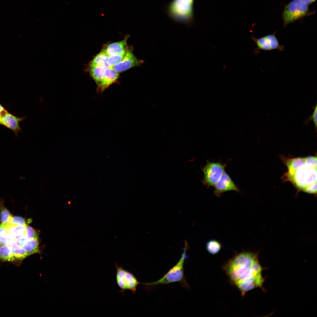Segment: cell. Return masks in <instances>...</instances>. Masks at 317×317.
Listing matches in <instances>:
<instances>
[{
    "instance_id": "cell-1",
    "label": "cell",
    "mask_w": 317,
    "mask_h": 317,
    "mask_svg": "<svg viewBox=\"0 0 317 317\" xmlns=\"http://www.w3.org/2000/svg\"><path fill=\"white\" fill-rule=\"evenodd\" d=\"M224 268L230 281L239 289L242 296L263 284L262 269L256 253L242 252L231 259Z\"/></svg>"
},
{
    "instance_id": "cell-2",
    "label": "cell",
    "mask_w": 317,
    "mask_h": 317,
    "mask_svg": "<svg viewBox=\"0 0 317 317\" xmlns=\"http://www.w3.org/2000/svg\"><path fill=\"white\" fill-rule=\"evenodd\" d=\"M287 170L285 181L290 182L299 190L311 194L317 193V157L286 158Z\"/></svg>"
},
{
    "instance_id": "cell-3",
    "label": "cell",
    "mask_w": 317,
    "mask_h": 317,
    "mask_svg": "<svg viewBox=\"0 0 317 317\" xmlns=\"http://www.w3.org/2000/svg\"><path fill=\"white\" fill-rule=\"evenodd\" d=\"M185 247L181 257L177 263L161 279L158 281L151 282L142 283L146 286H152L159 285H163L178 282L184 286L188 287V284L186 281L184 272V264L185 260L187 257L186 251L188 247L187 242H185Z\"/></svg>"
},
{
    "instance_id": "cell-4",
    "label": "cell",
    "mask_w": 317,
    "mask_h": 317,
    "mask_svg": "<svg viewBox=\"0 0 317 317\" xmlns=\"http://www.w3.org/2000/svg\"><path fill=\"white\" fill-rule=\"evenodd\" d=\"M193 0H173L170 3L167 11L174 21L190 24L193 17Z\"/></svg>"
},
{
    "instance_id": "cell-5",
    "label": "cell",
    "mask_w": 317,
    "mask_h": 317,
    "mask_svg": "<svg viewBox=\"0 0 317 317\" xmlns=\"http://www.w3.org/2000/svg\"><path fill=\"white\" fill-rule=\"evenodd\" d=\"M116 270V279L117 284L120 289L119 291L124 294L126 290L131 291L133 294L136 292L137 288L141 284L135 276L131 272L124 269L122 266H119L115 263Z\"/></svg>"
},
{
    "instance_id": "cell-6",
    "label": "cell",
    "mask_w": 317,
    "mask_h": 317,
    "mask_svg": "<svg viewBox=\"0 0 317 317\" xmlns=\"http://www.w3.org/2000/svg\"><path fill=\"white\" fill-rule=\"evenodd\" d=\"M308 11V5L300 0H293L285 6L282 16L285 26L305 16Z\"/></svg>"
},
{
    "instance_id": "cell-7",
    "label": "cell",
    "mask_w": 317,
    "mask_h": 317,
    "mask_svg": "<svg viewBox=\"0 0 317 317\" xmlns=\"http://www.w3.org/2000/svg\"><path fill=\"white\" fill-rule=\"evenodd\" d=\"M225 164L220 162H207L202 169L204 177L202 182L207 188L214 187L225 171Z\"/></svg>"
},
{
    "instance_id": "cell-8",
    "label": "cell",
    "mask_w": 317,
    "mask_h": 317,
    "mask_svg": "<svg viewBox=\"0 0 317 317\" xmlns=\"http://www.w3.org/2000/svg\"><path fill=\"white\" fill-rule=\"evenodd\" d=\"M275 32L257 38L254 36L251 37L257 46L254 51V54H257L260 50L270 51L274 50L282 51L284 50V45H280L275 35Z\"/></svg>"
},
{
    "instance_id": "cell-9",
    "label": "cell",
    "mask_w": 317,
    "mask_h": 317,
    "mask_svg": "<svg viewBox=\"0 0 317 317\" xmlns=\"http://www.w3.org/2000/svg\"><path fill=\"white\" fill-rule=\"evenodd\" d=\"M132 47L129 46L128 49L122 61L112 67L119 73L125 71L132 67L140 66L144 60L139 59L134 55Z\"/></svg>"
},
{
    "instance_id": "cell-10",
    "label": "cell",
    "mask_w": 317,
    "mask_h": 317,
    "mask_svg": "<svg viewBox=\"0 0 317 317\" xmlns=\"http://www.w3.org/2000/svg\"><path fill=\"white\" fill-rule=\"evenodd\" d=\"M124 55H109L100 51L95 56L88 65L112 67L120 63Z\"/></svg>"
},
{
    "instance_id": "cell-11",
    "label": "cell",
    "mask_w": 317,
    "mask_h": 317,
    "mask_svg": "<svg viewBox=\"0 0 317 317\" xmlns=\"http://www.w3.org/2000/svg\"><path fill=\"white\" fill-rule=\"evenodd\" d=\"M214 187V193L218 197H220L223 193L227 191H239L237 186L225 171Z\"/></svg>"
},
{
    "instance_id": "cell-12",
    "label": "cell",
    "mask_w": 317,
    "mask_h": 317,
    "mask_svg": "<svg viewBox=\"0 0 317 317\" xmlns=\"http://www.w3.org/2000/svg\"><path fill=\"white\" fill-rule=\"evenodd\" d=\"M129 37L127 35L121 41L105 45L101 52L109 55H124L129 47L127 44Z\"/></svg>"
},
{
    "instance_id": "cell-13",
    "label": "cell",
    "mask_w": 317,
    "mask_h": 317,
    "mask_svg": "<svg viewBox=\"0 0 317 317\" xmlns=\"http://www.w3.org/2000/svg\"><path fill=\"white\" fill-rule=\"evenodd\" d=\"M119 77V73L112 67L106 68L100 86L97 88L98 93H102L111 85L117 82Z\"/></svg>"
},
{
    "instance_id": "cell-14",
    "label": "cell",
    "mask_w": 317,
    "mask_h": 317,
    "mask_svg": "<svg viewBox=\"0 0 317 317\" xmlns=\"http://www.w3.org/2000/svg\"><path fill=\"white\" fill-rule=\"evenodd\" d=\"M23 119L15 117L7 112L0 119V124L16 132L20 129L19 122Z\"/></svg>"
},
{
    "instance_id": "cell-15",
    "label": "cell",
    "mask_w": 317,
    "mask_h": 317,
    "mask_svg": "<svg viewBox=\"0 0 317 317\" xmlns=\"http://www.w3.org/2000/svg\"><path fill=\"white\" fill-rule=\"evenodd\" d=\"M106 68L105 67L88 65L87 70L91 77L96 83L97 87H98L100 84Z\"/></svg>"
},
{
    "instance_id": "cell-16",
    "label": "cell",
    "mask_w": 317,
    "mask_h": 317,
    "mask_svg": "<svg viewBox=\"0 0 317 317\" xmlns=\"http://www.w3.org/2000/svg\"><path fill=\"white\" fill-rule=\"evenodd\" d=\"M22 247L26 252L27 256L36 253H39L38 238L27 239L23 242Z\"/></svg>"
},
{
    "instance_id": "cell-17",
    "label": "cell",
    "mask_w": 317,
    "mask_h": 317,
    "mask_svg": "<svg viewBox=\"0 0 317 317\" xmlns=\"http://www.w3.org/2000/svg\"><path fill=\"white\" fill-rule=\"evenodd\" d=\"M8 245L16 260L22 261L28 257L22 246L17 245L14 242Z\"/></svg>"
},
{
    "instance_id": "cell-18",
    "label": "cell",
    "mask_w": 317,
    "mask_h": 317,
    "mask_svg": "<svg viewBox=\"0 0 317 317\" xmlns=\"http://www.w3.org/2000/svg\"><path fill=\"white\" fill-rule=\"evenodd\" d=\"M0 260L9 262L16 260L8 245H0Z\"/></svg>"
},
{
    "instance_id": "cell-19",
    "label": "cell",
    "mask_w": 317,
    "mask_h": 317,
    "mask_svg": "<svg viewBox=\"0 0 317 317\" xmlns=\"http://www.w3.org/2000/svg\"><path fill=\"white\" fill-rule=\"evenodd\" d=\"M27 225H13L9 223L6 225V231L14 236L25 234Z\"/></svg>"
},
{
    "instance_id": "cell-20",
    "label": "cell",
    "mask_w": 317,
    "mask_h": 317,
    "mask_svg": "<svg viewBox=\"0 0 317 317\" xmlns=\"http://www.w3.org/2000/svg\"><path fill=\"white\" fill-rule=\"evenodd\" d=\"M4 200H0V220L2 223L6 225L9 223L12 217L8 210L4 205Z\"/></svg>"
},
{
    "instance_id": "cell-21",
    "label": "cell",
    "mask_w": 317,
    "mask_h": 317,
    "mask_svg": "<svg viewBox=\"0 0 317 317\" xmlns=\"http://www.w3.org/2000/svg\"><path fill=\"white\" fill-rule=\"evenodd\" d=\"M206 247L207 250L210 254H215L220 250L221 245L220 242L217 241L212 240L207 243Z\"/></svg>"
},
{
    "instance_id": "cell-22",
    "label": "cell",
    "mask_w": 317,
    "mask_h": 317,
    "mask_svg": "<svg viewBox=\"0 0 317 317\" xmlns=\"http://www.w3.org/2000/svg\"><path fill=\"white\" fill-rule=\"evenodd\" d=\"M15 240L14 236L6 231L4 236L1 239L0 245H9L12 243Z\"/></svg>"
},
{
    "instance_id": "cell-23",
    "label": "cell",
    "mask_w": 317,
    "mask_h": 317,
    "mask_svg": "<svg viewBox=\"0 0 317 317\" xmlns=\"http://www.w3.org/2000/svg\"><path fill=\"white\" fill-rule=\"evenodd\" d=\"M25 234L27 239L38 238V234L35 230L31 227L28 225Z\"/></svg>"
},
{
    "instance_id": "cell-24",
    "label": "cell",
    "mask_w": 317,
    "mask_h": 317,
    "mask_svg": "<svg viewBox=\"0 0 317 317\" xmlns=\"http://www.w3.org/2000/svg\"><path fill=\"white\" fill-rule=\"evenodd\" d=\"M9 223L13 225H24L26 224L24 219L22 217L18 216H12Z\"/></svg>"
},
{
    "instance_id": "cell-25",
    "label": "cell",
    "mask_w": 317,
    "mask_h": 317,
    "mask_svg": "<svg viewBox=\"0 0 317 317\" xmlns=\"http://www.w3.org/2000/svg\"><path fill=\"white\" fill-rule=\"evenodd\" d=\"M311 120L313 122L316 131L317 127V105L316 104L315 107H314V111L312 114L308 118V120H306V121L305 122L307 123L308 122H309Z\"/></svg>"
},
{
    "instance_id": "cell-26",
    "label": "cell",
    "mask_w": 317,
    "mask_h": 317,
    "mask_svg": "<svg viewBox=\"0 0 317 317\" xmlns=\"http://www.w3.org/2000/svg\"><path fill=\"white\" fill-rule=\"evenodd\" d=\"M6 232V225L2 223L0 224V242Z\"/></svg>"
},
{
    "instance_id": "cell-27",
    "label": "cell",
    "mask_w": 317,
    "mask_h": 317,
    "mask_svg": "<svg viewBox=\"0 0 317 317\" xmlns=\"http://www.w3.org/2000/svg\"><path fill=\"white\" fill-rule=\"evenodd\" d=\"M14 237L15 240L21 242L22 244L27 239L25 233L21 235L15 236Z\"/></svg>"
},
{
    "instance_id": "cell-28",
    "label": "cell",
    "mask_w": 317,
    "mask_h": 317,
    "mask_svg": "<svg viewBox=\"0 0 317 317\" xmlns=\"http://www.w3.org/2000/svg\"><path fill=\"white\" fill-rule=\"evenodd\" d=\"M7 111L0 104V119Z\"/></svg>"
},
{
    "instance_id": "cell-29",
    "label": "cell",
    "mask_w": 317,
    "mask_h": 317,
    "mask_svg": "<svg viewBox=\"0 0 317 317\" xmlns=\"http://www.w3.org/2000/svg\"><path fill=\"white\" fill-rule=\"evenodd\" d=\"M301 1L307 4V5L310 4L314 2L316 0H300Z\"/></svg>"
}]
</instances>
